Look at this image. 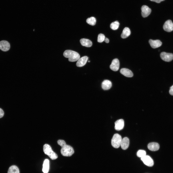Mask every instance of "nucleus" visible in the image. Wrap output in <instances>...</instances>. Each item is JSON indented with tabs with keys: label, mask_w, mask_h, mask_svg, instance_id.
Listing matches in <instances>:
<instances>
[{
	"label": "nucleus",
	"mask_w": 173,
	"mask_h": 173,
	"mask_svg": "<svg viewBox=\"0 0 173 173\" xmlns=\"http://www.w3.org/2000/svg\"><path fill=\"white\" fill-rule=\"evenodd\" d=\"M4 114V112L3 110L0 108V118L3 117Z\"/></svg>",
	"instance_id": "nucleus-27"
},
{
	"label": "nucleus",
	"mask_w": 173,
	"mask_h": 173,
	"mask_svg": "<svg viewBox=\"0 0 173 173\" xmlns=\"http://www.w3.org/2000/svg\"><path fill=\"white\" fill-rule=\"evenodd\" d=\"M141 10L142 15L143 18H145L148 16L151 13V11L150 8L147 6L145 5H143L142 6Z\"/></svg>",
	"instance_id": "nucleus-8"
},
{
	"label": "nucleus",
	"mask_w": 173,
	"mask_h": 173,
	"mask_svg": "<svg viewBox=\"0 0 173 173\" xmlns=\"http://www.w3.org/2000/svg\"><path fill=\"white\" fill-rule=\"evenodd\" d=\"M86 22L88 24L92 25H94L96 22V18L93 17H91L86 19Z\"/></svg>",
	"instance_id": "nucleus-22"
},
{
	"label": "nucleus",
	"mask_w": 173,
	"mask_h": 173,
	"mask_svg": "<svg viewBox=\"0 0 173 173\" xmlns=\"http://www.w3.org/2000/svg\"><path fill=\"white\" fill-rule=\"evenodd\" d=\"M151 1L155 2L157 3H159L161 1H164L165 0H150Z\"/></svg>",
	"instance_id": "nucleus-28"
},
{
	"label": "nucleus",
	"mask_w": 173,
	"mask_h": 173,
	"mask_svg": "<svg viewBox=\"0 0 173 173\" xmlns=\"http://www.w3.org/2000/svg\"><path fill=\"white\" fill-rule=\"evenodd\" d=\"M148 148L150 150L155 151L159 150L160 146L158 143L156 142H152L149 143L148 145Z\"/></svg>",
	"instance_id": "nucleus-16"
},
{
	"label": "nucleus",
	"mask_w": 173,
	"mask_h": 173,
	"mask_svg": "<svg viewBox=\"0 0 173 173\" xmlns=\"http://www.w3.org/2000/svg\"><path fill=\"white\" fill-rule=\"evenodd\" d=\"M121 74L125 76L128 77H131L133 76L132 72L129 69L123 68L121 69L120 71Z\"/></svg>",
	"instance_id": "nucleus-14"
},
{
	"label": "nucleus",
	"mask_w": 173,
	"mask_h": 173,
	"mask_svg": "<svg viewBox=\"0 0 173 173\" xmlns=\"http://www.w3.org/2000/svg\"><path fill=\"white\" fill-rule=\"evenodd\" d=\"M146 155V152L145 151L140 150L137 152V155L139 157L142 158Z\"/></svg>",
	"instance_id": "nucleus-24"
},
{
	"label": "nucleus",
	"mask_w": 173,
	"mask_h": 173,
	"mask_svg": "<svg viewBox=\"0 0 173 173\" xmlns=\"http://www.w3.org/2000/svg\"><path fill=\"white\" fill-rule=\"evenodd\" d=\"M141 159L144 164L148 167H151L154 165V162L153 160L148 155H146L141 158Z\"/></svg>",
	"instance_id": "nucleus-5"
},
{
	"label": "nucleus",
	"mask_w": 173,
	"mask_h": 173,
	"mask_svg": "<svg viewBox=\"0 0 173 173\" xmlns=\"http://www.w3.org/2000/svg\"><path fill=\"white\" fill-rule=\"evenodd\" d=\"M119 67V62L117 58H115L112 61L110 66V68L114 71H117L118 70Z\"/></svg>",
	"instance_id": "nucleus-10"
},
{
	"label": "nucleus",
	"mask_w": 173,
	"mask_h": 173,
	"mask_svg": "<svg viewBox=\"0 0 173 173\" xmlns=\"http://www.w3.org/2000/svg\"><path fill=\"white\" fill-rule=\"evenodd\" d=\"M63 56L68 58V61L70 62H74L78 61L80 56L77 52L71 50H66L63 53Z\"/></svg>",
	"instance_id": "nucleus-2"
},
{
	"label": "nucleus",
	"mask_w": 173,
	"mask_h": 173,
	"mask_svg": "<svg viewBox=\"0 0 173 173\" xmlns=\"http://www.w3.org/2000/svg\"><path fill=\"white\" fill-rule=\"evenodd\" d=\"M163 27L165 31L170 32L173 30V23L171 20H167L165 23Z\"/></svg>",
	"instance_id": "nucleus-7"
},
{
	"label": "nucleus",
	"mask_w": 173,
	"mask_h": 173,
	"mask_svg": "<svg viewBox=\"0 0 173 173\" xmlns=\"http://www.w3.org/2000/svg\"><path fill=\"white\" fill-rule=\"evenodd\" d=\"M129 144V139L128 137H125L122 139L120 146L122 149L126 150L128 148Z\"/></svg>",
	"instance_id": "nucleus-15"
},
{
	"label": "nucleus",
	"mask_w": 173,
	"mask_h": 173,
	"mask_svg": "<svg viewBox=\"0 0 173 173\" xmlns=\"http://www.w3.org/2000/svg\"><path fill=\"white\" fill-rule=\"evenodd\" d=\"M115 129L117 130H120L123 129L124 126V121L121 119L117 120L115 123Z\"/></svg>",
	"instance_id": "nucleus-11"
},
{
	"label": "nucleus",
	"mask_w": 173,
	"mask_h": 173,
	"mask_svg": "<svg viewBox=\"0 0 173 173\" xmlns=\"http://www.w3.org/2000/svg\"><path fill=\"white\" fill-rule=\"evenodd\" d=\"M88 58L87 56H84L80 58L76 63V66L79 67L83 66L86 63Z\"/></svg>",
	"instance_id": "nucleus-13"
},
{
	"label": "nucleus",
	"mask_w": 173,
	"mask_h": 173,
	"mask_svg": "<svg viewBox=\"0 0 173 173\" xmlns=\"http://www.w3.org/2000/svg\"><path fill=\"white\" fill-rule=\"evenodd\" d=\"M8 173H19L18 167L15 165H12L9 168Z\"/></svg>",
	"instance_id": "nucleus-21"
},
{
	"label": "nucleus",
	"mask_w": 173,
	"mask_h": 173,
	"mask_svg": "<svg viewBox=\"0 0 173 173\" xmlns=\"http://www.w3.org/2000/svg\"><path fill=\"white\" fill-rule=\"evenodd\" d=\"M161 58L163 61L169 62L173 59V54L165 52H161L160 55Z\"/></svg>",
	"instance_id": "nucleus-6"
},
{
	"label": "nucleus",
	"mask_w": 173,
	"mask_h": 173,
	"mask_svg": "<svg viewBox=\"0 0 173 173\" xmlns=\"http://www.w3.org/2000/svg\"><path fill=\"white\" fill-rule=\"evenodd\" d=\"M169 92L170 95H173V85L170 87Z\"/></svg>",
	"instance_id": "nucleus-26"
},
{
	"label": "nucleus",
	"mask_w": 173,
	"mask_h": 173,
	"mask_svg": "<svg viewBox=\"0 0 173 173\" xmlns=\"http://www.w3.org/2000/svg\"><path fill=\"white\" fill-rule=\"evenodd\" d=\"M43 150L44 153L47 155L52 160H55L57 158V155L53 151L49 145L45 144L43 146Z\"/></svg>",
	"instance_id": "nucleus-3"
},
{
	"label": "nucleus",
	"mask_w": 173,
	"mask_h": 173,
	"mask_svg": "<svg viewBox=\"0 0 173 173\" xmlns=\"http://www.w3.org/2000/svg\"><path fill=\"white\" fill-rule=\"evenodd\" d=\"M49 168V161L48 159H45L44 161L42 168V171L44 173H48Z\"/></svg>",
	"instance_id": "nucleus-18"
},
{
	"label": "nucleus",
	"mask_w": 173,
	"mask_h": 173,
	"mask_svg": "<svg viewBox=\"0 0 173 173\" xmlns=\"http://www.w3.org/2000/svg\"><path fill=\"white\" fill-rule=\"evenodd\" d=\"M105 37L104 35L100 33L99 34L97 41L99 42H102L104 41Z\"/></svg>",
	"instance_id": "nucleus-25"
},
{
	"label": "nucleus",
	"mask_w": 173,
	"mask_h": 173,
	"mask_svg": "<svg viewBox=\"0 0 173 173\" xmlns=\"http://www.w3.org/2000/svg\"><path fill=\"white\" fill-rule=\"evenodd\" d=\"M122 140V137L120 135L118 134H114L111 140V145L115 148H118L120 146Z\"/></svg>",
	"instance_id": "nucleus-4"
},
{
	"label": "nucleus",
	"mask_w": 173,
	"mask_h": 173,
	"mask_svg": "<svg viewBox=\"0 0 173 173\" xmlns=\"http://www.w3.org/2000/svg\"><path fill=\"white\" fill-rule=\"evenodd\" d=\"M119 25V23L117 21L112 23L110 25L111 29L113 30H117L118 28Z\"/></svg>",
	"instance_id": "nucleus-23"
},
{
	"label": "nucleus",
	"mask_w": 173,
	"mask_h": 173,
	"mask_svg": "<svg viewBox=\"0 0 173 173\" xmlns=\"http://www.w3.org/2000/svg\"><path fill=\"white\" fill-rule=\"evenodd\" d=\"M9 43L6 40H2L0 41V49L2 51L6 52L8 51L10 49Z\"/></svg>",
	"instance_id": "nucleus-9"
},
{
	"label": "nucleus",
	"mask_w": 173,
	"mask_h": 173,
	"mask_svg": "<svg viewBox=\"0 0 173 173\" xmlns=\"http://www.w3.org/2000/svg\"><path fill=\"white\" fill-rule=\"evenodd\" d=\"M80 42L82 45L87 47H90L92 44L91 41L88 39H80Z\"/></svg>",
	"instance_id": "nucleus-19"
},
{
	"label": "nucleus",
	"mask_w": 173,
	"mask_h": 173,
	"mask_svg": "<svg viewBox=\"0 0 173 173\" xmlns=\"http://www.w3.org/2000/svg\"><path fill=\"white\" fill-rule=\"evenodd\" d=\"M111 86V82L108 80H104L102 84V87L104 90H107L110 89Z\"/></svg>",
	"instance_id": "nucleus-17"
},
{
	"label": "nucleus",
	"mask_w": 173,
	"mask_h": 173,
	"mask_svg": "<svg viewBox=\"0 0 173 173\" xmlns=\"http://www.w3.org/2000/svg\"><path fill=\"white\" fill-rule=\"evenodd\" d=\"M104 41L106 43H109V39L108 38L105 37Z\"/></svg>",
	"instance_id": "nucleus-29"
},
{
	"label": "nucleus",
	"mask_w": 173,
	"mask_h": 173,
	"mask_svg": "<svg viewBox=\"0 0 173 173\" xmlns=\"http://www.w3.org/2000/svg\"><path fill=\"white\" fill-rule=\"evenodd\" d=\"M90 62V61H88V62Z\"/></svg>",
	"instance_id": "nucleus-30"
},
{
	"label": "nucleus",
	"mask_w": 173,
	"mask_h": 173,
	"mask_svg": "<svg viewBox=\"0 0 173 173\" xmlns=\"http://www.w3.org/2000/svg\"><path fill=\"white\" fill-rule=\"evenodd\" d=\"M58 145L62 147L61 152L62 154L65 156H70L74 152L73 148L70 146L67 145L63 140H59L57 142Z\"/></svg>",
	"instance_id": "nucleus-1"
},
{
	"label": "nucleus",
	"mask_w": 173,
	"mask_h": 173,
	"mask_svg": "<svg viewBox=\"0 0 173 173\" xmlns=\"http://www.w3.org/2000/svg\"><path fill=\"white\" fill-rule=\"evenodd\" d=\"M130 34V31L128 27H125L123 29L121 37L123 38H125L129 36Z\"/></svg>",
	"instance_id": "nucleus-20"
},
{
	"label": "nucleus",
	"mask_w": 173,
	"mask_h": 173,
	"mask_svg": "<svg viewBox=\"0 0 173 173\" xmlns=\"http://www.w3.org/2000/svg\"><path fill=\"white\" fill-rule=\"evenodd\" d=\"M149 43L151 47L153 48H155L160 47L162 44L161 42L159 40H155L150 39Z\"/></svg>",
	"instance_id": "nucleus-12"
}]
</instances>
